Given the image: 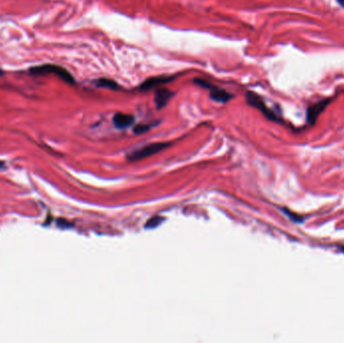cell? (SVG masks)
<instances>
[{"label": "cell", "mask_w": 344, "mask_h": 343, "mask_svg": "<svg viewBox=\"0 0 344 343\" xmlns=\"http://www.w3.org/2000/svg\"><path fill=\"white\" fill-rule=\"evenodd\" d=\"M30 73H31V75H34V76H44V75H48V74H53L69 85H74L76 83L74 77L71 75V73L68 70H66L63 67L55 66V65L48 64V65L37 66V67L30 69Z\"/></svg>", "instance_id": "cell-1"}, {"label": "cell", "mask_w": 344, "mask_h": 343, "mask_svg": "<svg viewBox=\"0 0 344 343\" xmlns=\"http://www.w3.org/2000/svg\"><path fill=\"white\" fill-rule=\"evenodd\" d=\"M246 100L250 106H252V107L259 110L260 112H262V114L267 119L274 121V122H278V123L283 122L282 118L279 116V114H277L275 111L270 109L261 96H259L254 92L248 91L246 93Z\"/></svg>", "instance_id": "cell-2"}, {"label": "cell", "mask_w": 344, "mask_h": 343, "mask_svg": "<svg viewBox=\"0 0 344 343\" xmlns=\"http://www.w3.org/2000/svg\"><path fill=\"white\" fill-rule=\"evenodd\" d=\"M170 146V143H163V142H158V143H151V144L143 146L127 155V159L129 161H139L142 159L148 158L156 153L161 152L162 150L166 149L167 147Z\"/></svg>", "instance_id": "cell-3"}, {"label": "cell", "mask_w": 344, "mask_h": 343, "mask_svg": "<svg viewBox=\"0 0 344 343\" xmlns=\"http://www.w3.org/2000/svg\"><path fill=\"white\" fill-rule=\"evenodd\" d=\"M194 84L199 86V87H203L207 90L210 91V96H211V99L216 103H219V104H225L227 103L229 100H232L233 99V95L232 94H229L228 92H226L225 90H222L218 87H216V86L211 84L210 82L206 81V80H203V79H199V78H196L193 80Z\"/></svg>", "instance_id": "cell-4"}, {"label": "cell", "mask_w": 344, "mask_h": 343, "mask_svg": "<svg viewBox=\"0 0 344 343\" xmlns=\"http://www.w3.org/2000/svg\"><path fill=\"white\" fill-rule=\"evenodd\" d=\"M332 101H333V98H326L309 106L306 112V118H307L308 124H310L311 126L315 125L319 116L325 111V109L330 105Z\"/></svg>", "instance_id": "cell-5"}, {"label": "cell", "mask_w": 344, "mask_h": 343, "mask_svg": "<svg viewBox=\"0 0 344 343\" xmlns=\"http://www.w3.org/2000/svg\"><path fill=\"white\" fill-rule=\"evenodd\" d=\"M176 77L172 76H158V77H153L150 79H147L146 81L143 82L141 86L139 87L140 91H149L154 88L159 87L161 85H164L166 83H169L170 81L174 80Z\"/></svg>", "instance_id": "cell-6"}, {"label": "cell", "mask_w": 344, "mask_h": 343, "mask_svg": "<svg viewBox=\"0 0 344 343\" xmlns=\"http://www.w3.org/2000/svg\"><path fill=\"white\" fill-rule=\"evenodd\" d=\"M135 119L132 115L129 114H124V113H117L115 114L113 117V124L117 129L123 130L126 128H129L130 126L133 125Z\"/></svg>", "instance_id": "cell-7"}, {"label": "cell", "mask_w": 344, "mask_h": 343, "mask_svg": "<svg viewBox=\"0 0 344 343\" xmlns=\"http://www.w3.org/2000/svg\"><path fill=\"white\" fill-rule=\"evenodd\" d=\"M173 93L171 91H169L168 89H159L155 92V104L158 110L164 108L168 102L170 101V99L173 97Z\"/></svg>", "instance_id": "cell-8"}, {"label": "cell", "mask_w": 344, "mask_h": 343, "mask_svg": "<svg viewBox=\"0 0 344 343\" xmlns=\"http://www.w3.org/2000/svg\"><path fill=\"white\" fill-rule=\"evenodd\" d=\"M97 87L99 88H104V89H110V90H116L119 88V85L116 81L107 79V78H102L98 79L94 83Z\"/></svg>", "instance_id": "cell-9"}, {"label": "cell", "mask_w": 344, "mask_h": 343, "mask_svg": "<svg viewBox=\"0 0 344 343\" xmlns=\"http://www.w3.org/2000/svg\"><path fill=\"white\" fill-rule=\"evenodd\" d=\"M164 220V218L162 216H159V215H155V216H152L150 219H148L145 223V228H149V230H152V228H155L157 226H159L162 221Z\"/></svg>", "instance_id": "cell-10"}, {"label": "cell", "mask_w": 344, "mask_h": 343, "mask_svg": "<svg viewBox=\"0 0 344 343\" xmlns=\"http://www.w3.org/2000/svg\"><path fill=\"white\" fill-rule=\"evenodd\" d=\"M282 211H283V213H284L287 216H288V217H289L292 221H294V222L301 223V222L304 220V217H303V216H301V215H299V214H296L292 213V212L289 211V210L282 209Z\"/></svg>", "instance_id": "cell-11"}, {"label": "cell", "mask_w": 344, "mask_h": 343, "mask_svg": "<svg viewBox=\"0 0 344 343\" xmlns=\"http://www.w3.org/2000/svg\"><path fill=\"white\" fill-rule=\"evenodd\" d=\"M153 124H141V125H137L134 128V133L135 134H143L147 131L150 130V128L152 127Z\"/></svg>", "instance_id": "cell-12"}, {"label": "cell", "mask_w": 344, "mask_h": 343, "mask_svg": "<svg viewBox=\"0 0 344 343\" xmlns=\"http://www.w3.org/2000/svg\"><path fill=\"white\" fill-rule=\"evenodd\" d=\"M337 2H338V4H339L341 7L344 8V0H337Z\"/></svg>", "instance_id": "cell-13"}, {"label": "cell", "mask_w": 344, "mask_h": 343, "mask_svg": "<svg viewBox=\"0 0 344 343\" xmlns=\"http://www.w3.org/2000/svg\"><path fill=\"white\" fill-rule=\"evenodd\" d=\"M3 75H4V72L1 69H0V76H3Z\"/></svg>", "instance_id": "cell-14"}, {"label": "cell", "mask_w": 344, "mask_h": 343, "mask_svg": "<svg viewBox=\"0 0 344 343\" xmlns=\"http://www.w3.org/2000/svg\"><path fill=\"white\" fill-rule=\"evenodd\" d=\"M340 251L344 254V247H342V248H340Z\"/></svg>", "instance_id": "cell-15"}, {"label": "cell", "mask_w": 344, "mask_h": 343, "mask_svg": "<svg viewBox=\"0 0 344 343\" xmlns=\"http://www.w3.org/2000/svg\"><path fill=\"white\" fill-rule=\"evenodd\" d=\"M0 165H2V163H1V162H0ZM0 167H1V166H0Z\"/></svg>", "instance_id": "cell-16"}]
</instances>
